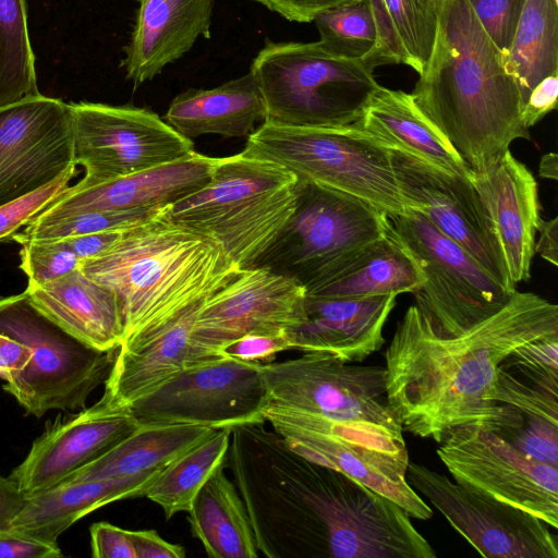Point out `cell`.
<instances>
[{"label":"cell","mask_w":558,"mask_h":558,"mask_svg":"<svg viewBox=\"0 0 558 558\" xmlns=\"http://www.w3.org/2000/svg\"><path fill=\"white\" fill-rule=\"evenodd\" d=\"M225 466L267 558H417L425 548L402 507L306 459L265 423L231 429Z\"/></svg>","instance_id":"obj_1"},{"label":"cell","mask_w":558,"mask_h":558,"mask_svg":"<svg viewBox=\"0 0 558 558\" xmlns=\"http://www.w3.org/2000/svg\"><path fill=\"white\" fill-rule=\"evenodd\" d=\"M558 336V306L515 291L499 311L480 319L433 323L414 305L398 323L385 353L387 401L404 430L437 442L451 429L507 426L496 404L497 373L530 342Z\"/></svg>","instance_id":"obj_2"},{"label":"cell","mask_w":558,"mask_h":558,"mask_svg":"<svg viewBox=\"0 0 558 558\" xmlns=\"http://www.w3.org/2000/svg\"><path fill=\"white\" fill-rule=\"evenodd\" d=\"M262 369L265 421L290 448L390 498L411 518L428 514L407 481L404 429L387 401L385 367L311 351Z\"/></svg>","instance_id":"obj_3"},{"label":"cell","mask_w":558,"mask_h":558,"mask_svg":"<svg viewBox=\"0 0 558 558\" xmlns=\"http://www.w3.org/2000/svg\"><path fill=\"white\" fill-rule=\"evenodd\" d=\"M436 2L434 47L411 96L471 171L482 173L513 141L530 140L520 92L468 0Z\"/></svg>","instance_id":"obj_4"},{"label":"cell","mask_w":558,"mask_h":558,"mask_svg":"<svg viewBox=\"0 0 558 558\" xmlns=\"http://www.w3.org/2000/svg\"><path fill=\"white\" fill-rule=\"evenodd\" d=\"M169 207L124 231L102 254L82 262L86 276L118 296L122 342L208 299L241 270L217 243L170 220Z\"/></svg>","instance_id":"obj_5"},{"label":"cell","mask_w":558,"mask_h":558,"mask_svg":"<svg viewBox=\"0 0 558 558\" xmlns=\"http://www.w3.org/2000/svg\"><path fill=\"white\" fill-rule=\"evenodd\" d=\"M298 181L242 153L217 158L208 183L171 204L168 217L217 243L241 269L253 267L293 214Z\"/></svg>","instance_id":"obj_6"},{"label":"cell","mask_w":558,"mask_h":558,"mask_svg":"<svg viewBox=\"0 0 558 558\" xmlns=\"http://www.w3.org/2000/svg\"><path fill=\"white\" fill-rule=\"evenodd\" d=\"M250 72L265 104V121L294 126L355 125L379 86L367 64L340 57L319 40L266 39Z\"/></svg>","instance_id":"obj_7"},{"label":"cell","mask_w":558,"mask_h":558,"mask_svg":"<svg viewBox=\"0 0 558 558\" xmlns=\"http://www.w3.org/2000/svg\"><path fill=\"white\" fill-rule=\"evenodd\" d=\"M241 153L277 163L301 181L357 197L387 216L407 208L389 148L356 125L310 128L264 121Z\"/></svg>","instance_id":"obj_8"},{"label":"cell","mask_w":558,"mask_h":558,"mask_svg":"<svg viewBox=\"0 0 558 558\" xmlns=\"http://www.w3.org/2000/svg\"><path fill=\"white\" fill-rule=\"evenodd\" d=\"M0 333L32 350L27 366L2 389L38 418L52 410L84 409L89 395L105 384L117 353L73 338L38 312L24 291L0 298Z\"/></svg>","instance_id":"obj_9"},{"label":"cell","mask_w":558,"mask_h":558,"mask_svg":"<svg viewBox=\"0 0 558 558\" xmlns=\"http://www.w3.org/2000/svg\"><path fill=\"white\" fill-rule=\"evenodd\" d=\"M387 226V215L368 203L299 180L293 214L254 266L289 277L308 292L349 255L384 235Z\"/></svg>","instance_id":"obj_10"},{"label":"cell","mask_w":558,"mask_h":558,"mask_svg":"<svg viewBox=\"0 0 558 558\" xmlns=\"http://www.w3.org/2000/svg\"><path fill=\"white\" fill-rule=\"evenodd\" d=\"M74 161L84 169L78 186H90L194 155L184 137L156 112L133 105L69 104Z\"/></svg>","instance_id":"obj_11"},{"label":"cell","mask_w":558,"mask_h":558,"mask_svg":"<svg viewBox=\"0 0 558 558\" xmlns=\"http://www.w3.org/2000/svg\"><path fill=\"white\" fill-rule=\"evenodd\" d=\"M263 363L231 357L191 365L126 411L140 425L190 424L213 429L266 423Z\"/></svg>","instance_id":"obj_12"},{"label":"cell","mask_w":558,"mask_h":558,"mask_svg":"<svg viewBox=\"0 0 558 558\" xmlns=\"http://www.w3.org/2000/svg\"><path fill=\"white\" fill-rule=\"evenodd\" d=\"M387 218L424 274L423 284L412 293L413 305L424 319L484 318L499 311L517 291L502 287L420 211L405 208Z\"/></svg>","instance_id":"obj_13"},{"label":"cell","mask_w":558,"mask_h":558,"mask_svg":"<svg viewBox=\"0 0 558 558\" xmlns=\"http://www.w3.org/2000/svg\"><path fill=\"white\" fill-rule=\"evenodd\" d=\"M438 457L456 482L518 507L558 527V465L529 458L475 424L449 430Z\"/></svg>","instance_id":"obj_14"},{"label":"cell","mask_w":558,"mask_h":558,"mask_svg":"<svg viewBox=\"0 0 558 558\" xmlns=\"http://www.w3.org/2000/svg\"><path fill=\"white\" fill-rule=\"evenodd\" d=\"M407 478L487 558H558V539L539 518L409 462Z\"/></svg>","instance_id":"obj_15"},{"label":"cell","mask_w":558,"mask_h":558,"mask_svg":"<svg viewBox=\"0 0 558 558\" xmlns=\"http://www.w3.org/2000/svg\"><path fill=\"white\" fill-rule=\"evenodd\" d=\"M306 290L269 268L241 269L210 295L195 319L187 367L218 359V351L247 333L289 330L305 320Z\"/></svg>","instance_id":"obj_16"},{"label":"cell","mask_w":558,"mask_h":558,"mask_svg":"<svg viewBox=\"0 0 558 558\" xmlns=\"http://www.w3.org/2000/svg\"><path fill=\"white\" fill-rule=\"evenodd\" d=\"M389 150L397 185L407 208L423 214L502 287L517 290L489 214L472 181L405 150Z\"/></svg>","instance_id":"obj_17"},{"label":"cell","mask_w":558,"mask_h":558,"mask_svg":"<svg viewBox=\"0 0 558 558\" xmlns=\"http://www.w3.org/2000/svg\"><path fill=\"white\" fill-rule=\"evenodd\" d=\"M73 165L69 104L38 94L0 108V206L45 186Z\"/></svg>","instance_id":"obj_18"},{"label":"cell","mask_w":558,"mask_h":558,"mask_svg":"<svg viewBox=\"0 0 558 558\" xmlns=\"http://www.w3.org/2000/svg\"><path fill=\"white\" fill-rule=\"evenodd\" d=\"M138 426L128 411L108 410L98 402L77 413L58 415L47 422L9 477L26 496L43 493L106 453Z\"/></svg>","instance_id":"obj_19"},{"label":"cell","mask_w":558,"mask_h":558,"mask_svg":"<svg viewBox=\"0 0 558 558\" xmlns=\"http://www.w3.org/2000/svg\"><path fill=\"white\" fill-rule=\"evenodd\" d=\"M217 158L198 153L90 186H69L34 219L171 205L208 183ZM33 220V219H32Z\"/></svg>","instance_id":"obj_20"},{"label":"cell","mask_w":558,"mask_h":558,"mask_svg":"<svg viewBox=\"0 0 558 558\" xmlns=\"http://www.w3.org/2000/svg\"><path fill=\"white\" fill-rule=\"evenodd\" d=\"M193 303L161 326L121 343L98 403L126 411L187 367L190 340L197 314L206 301Z\"/></svg>","instance_id":"obj_21"},{"label":"cell","mask_w":558,"mask_h":558,"mask_svg":"<svg viewBox=\"0 0 558 558\" xmlns=\"http://www.w3.org/2000/svg\"><path fill=\"white\" fill-rule=\"evenodd\" d=\"M395 294L366 298L306 295L305 320L288 333L293 350L319 351L359 363L385 342L384 326L396 305Z\"/></svg>","instance_id":"obj_22"},{"label":"cell","mask_w":558,"mask_h":558,"mask_svg":"<svg viewBox=\"0 0 558 558\" xmlns=\"http://www.w3.org/2000/svg\"><path fill=\"white\" fill-rule=\"evenodd\" d=\"M470 180L489 214L512 282L529 280L541 219L533 174L508 150L496 166L473 172Z\"/></svg>","instance_id":"obj_23"},{"label":"cell","mask_w":558,"mask_h":558,"mask_svg":"<svg viewBox=\"0 0 558 558\" xmlns=\"http://www.w3.org/2000/svg\"><path fill=\"white\" fill-rule=\"evenodd\" d=\"M140 8L121 62L138 87L186 53L199 36L210 37L214 0H138Z\"/></svg>","instance_id":"obj_24"},{"label":"cell","mask_w":558,"mask_h":558,"mask_svg":"<svg viewBox=\"0 0 558 558\" xmlns=\"http://www.w3.org/2000/svg\"><path fill=\"white\" fill-rule=\"evenodd\" d=\"M32 305L82 343L99 351L118 350L124 325L116 293L81 268L24 290Z\"/></svg>","instance_id":"obj_25"},{"label":"cell","mask_w":558,"mask_h":558,"mask_svg":"<svg viewBox=\"0 0 558 558\" xmlns=\"http://www.w3.org/2000/svg\"><path fill=\"white\" fill-rule=\"evenodd\" d=\"M160 472L63 482L27 496L8 531L57 543L65 530L92 511L117 500L144 496Z\"/></svg>","instance_id":"obj_26"},{"label":"cell","mask_w":558,"mask_h":558,"mask_svg":"<svg viewBox=\"0 0 558 558\" xmlns=\"http://www.w3.org/2000/svg\"><path fill=\"white\" fill-rule=\"evenodd\" d=\"M266 119V108L251 72L211 89L189 88L170 104L163 120L192 140L205 134L247 137Z\"/></svg>","instance_id":"obj_27"},{"label":"cell","mask_w":558,"mask_h":558,"mask_svg":"<svg viewBox=\"0 0 558 558\" xmlns=\"http://www.w3.org/2000/svg\"><path fill=\"white\" fill-rule=\"evenodd\" d=\"M424 274L412 253L393 234L386 233L341 262L306 295L320 298H366L413 293L424 282Z\"/></svg>","instance_id":"obj_28"},{"label":"cell","mask_w":558,"mask_h":558,"mask_svg":"<svg viewBox=\"0 0 558 558\" xmlns=\"http://www.w3.org/2000/svg\"><path fill=\"white\" fill-rule=\"evenodd\" d=\"M355 125L388 148L411 153L452 174L470 179L473 173L403 90L379 85Z\"/></svg>","instance_id":"obj_29"},{"label":"cell","mask_w":558,"mask_h":558,"mask_svg":"<svg viewBox=\"0 0 558 558\" xmlns=\"http://www.w3.org/2000/svg\"><path fill=\"white\" fill-rule=\"evenodd\" d=\"M217 429L190 424L140 425L68 481L120 478L159 472Z\"/></svg>","instance_id":"obj_30"},{"label":"cell","mask_w":558,"mask_h":558,"mask_svg":"<svg viewBox=\"0 0 558 558\" xmlns=\"http://www.w3.org/2000/svg\"><path fill=\"white\" fill-rule=\"evenodd\" d=\"M225 469L219 466L195 497L187 512L192 534L211 558H257L246 508Z\"/></svg>","instance_id":"obj_31"},{"label":"cell","mask_w":558,"mask_h":558,"mask_svg":"<svg viewBox=\"0 0 558 558\" xmlns=\"http://www.w3.org/2000/svg\"><path fill=\"white\" fill-rule=\"evenodd\" d=\"M369 1L379 35L375 68L402 63L421 74L429 60L436 38V0Z\"/></svg>","instance_id":"obj_32"},{"label":"cell","mask_w":558,"mask_h":558,"mask_svg":"<svg viewBox=\"0 0 558 558\" xmlns=\"http://www.w3.org/2000/svg\"><path fill=\"white\" fill-rule=\"evenodd\" d=\"M521 106L546 76L558 74V0H526L514 37L504 57Z\"/></svg>","instance_id":"obj_33"},{"label":"cell","mask_w":558,"mask_h":558,"mask_svg":"<svg viewBox=\"0 0 558 558\" xmlns=\"http://www.w3.org/2000/svg\"><path fill=\"white\" fill-rule=\"evenodd\" d=\"M230 428L217 429L161 470L144 497L159 505L167 520L189 512L198 492L226 462Z\"/></svg>","instance_id":"obj_34"},{"label":"cell","mask_w":558,"mask_h":558,"mask_svg":"<svg viewBox=\"0 0 558 558\" xmlns=\"http://www.w3.org/2000/svg\"><path fill=\"white\" fill-rule=\"evenodd\" d=\"M38 94L26 0H0V108Z\"/></svg>","instance_id":"obj_35"},{"label":"cell","mask_w":558,"mask_h":558,"mask_svg":"<svg viewBox=\"0 0 558 558\" xmlns=\"http://www.w3.org/2000/svg\"><path fill=\"white\" fill-rule=\"evenodd\" d=\"M314 23L319 41L331 52L364 62L372 70L379 35L369 0H355L319 12Z\"/></svg>","instance_id":"obj_36"},{"label":"cell","mask_w":558,"mask_h":558,"mask_svg":"<svg viewBox=\"0 0 558 558\" xmlns=\"http://www.w3.org/2000/svg\"><path fill=\"white\" fill-rule=\"evenodd\" d=\"M168 206L85 211L47 219H33L21 232H15L10 239L20 244L31 240H61L90 233L126 231L156 218Z\"/></svg>","instance_id":"obj_37"},{"label":"cell","mask_w":558,"mask_h":558,"mask_svg":"<svg viewBox=\"0 0 558 558\" xmlns=\"http://www.w3.org/2000/svg\"><path fill=\"white\" fill-rule=\"evenodd\" d=\"M20 268L28 283L41 284L78 268L82 259L64 240H31L20 243Z\"/></svg>","instance_id":"obj_38"},{"label":"cell","mask_w":558,"mask_h":558,"mask_svg":"<svg viewBox=\"0 0 558 558\" xmlns=\"http://www.w3.org/2000/svg\"><path fill=\"white\" fill-rule=\"evenodd\" d=\"M77 165H73L45 186L8 204L0 206V241L9 239L20 228L49 206L77 175Z\"/></svg>","instance_id":"obj_39"},{"label":"cell","mask_w":558,"mask_h":558,"mask_svg":"<svg viewBox=\"0 0 558 558\" xmlns=\"http://www.w3.org/2000/svg\"><path fill=\"white\" fill-rule=\"evenodd\" d=\"M499 436L529 458L558 465V421L523 416L518 426Z\"/></svg>","instance_id":"obj_40"},{"label":"cell","mask_w":558,"mask_h":558,"mask_svg":"<svg viewBox=\"0 0 558 558\" xmlns=\"http://www.w3.org/2000/svg\"><path fill=\"white\" fill-rule=\"evenodd\" d=\"M526 0H468L478 22L505 57Z\"/></svg>","instance_id":"obj_41"},{"label":"cell","mask_w":558,"mask_h":558,"mask_svg":"<svg viewBox=\"0 0 558 558\" xmlns=\"http://www.w3.org/2000/svg\"><path fill=\"white\" fill-rule=\"evenodd\" d=\"M286 350H293L288 330L271 333H247L222 347L217 356L269 363L278 353Z\"/></svg>","instance_id":"obj_42"},{"label":"cell","mask_w":558,"mask_h":558,"mask_svg":"<svg viewBox=\"0 0 558 558\" xmlns=\"http://www.w3.org/2000/svg\"><path fill=\"white\" fill-rule=\"evenodd\" d=\"M89 536L95 558H136L129 530L97 522L90 526Z\"/></svg>","instance_id":"obj_43"},{"label":"cell","mask_w":558,"mask_h":558,"mask_svg":"<svg viewBox=\"0 0 558 558\" xmlns=\"http://www.w3.org/2000/svg\"><path fill=\"white\" fill-rule=\"evenodd\" d=\"M58 543L43 542L27 535L0 531V558H60Z\"/></svg>","instance_id":"obj_44"},{"label":"cell","mask_w":558,"mask_h":558,"mask_svg":"<svg viewBox=\"0 0 558 558\" xmlns=\"http://www.w3.org/2000/svg\"><path fill=\"white\" fill-rule=\"evenodd\" d=\"M558 74L546 76L529 94L521 106V119L526 129L534 126L547 113L556 109Z\"/></svg>","instance_id":"obj_45"},{"label":"cell","mask_w":558,"mask_h":558,"mask_svg":"<svg viewBox=\"0 0 558 558\" xmlns=\"http://www.w3.org/2000/svg\"><path fill=\"white\" fill-rule=\"evenodd\" d=\"M289 21L306 23L322 11L355 0H254Z\"/></svg>","instance_id":"obj_46"},{"label":"cell","mask_w":558,"mask_h":558,"mask_svg":"<svg viewBox=\"0 0 558 558\" xmlns=\"http://www.w3.org/2000/svg\"><path fill=\"white\" fill-rule=\"evenodd\" d=\"M136 558H184L185 549L165 541L155 530L130 531Z\"/></svg>","instance_id":"obj_47"},{"label":"cell","mask_w":558,"mask_h":558,"mask_svg":"<svg viewBox=\"0 0 558 558\" xmlns=\"http://www.w3.org/2000/svg\"><path fill=\"white\" fill-rule=\"evenodd\" d=\"M32 350L26 344L0 333V378L8 381L29 363Z\"/></svg>","instance_id":"obj_48"},{"label":"cell","mask_w":558,"mask_h":558,"mask_svg":"<svg viewBox=\"0 0 558 558\" xmlns=\"http://www.w3.org/2000/svg\"><path fill=\"white\" fill-rule=\"evenodd\" d=\"M124 231H109L61 239L82 259L98 256L109 250Z\"/></svg>","instance_id":"obj_49"},{"label":"cell","mask_w":558,"mask_h":558,"mask_svg":"<svg viewBox=\"0 0 558 558\" xmlns=\"http://www.w3.org/2000/svg\"><path fill=\"white\" fill-rule=\"evenodd\" d=\"M26 497L12 478L0 476V531L10 529Z\"/></svg>","instance_id":"obj_50"},{"label":"cell","mask_w":558,"mask_h":558,"mask_svg":"<svg viewBox=\"0 0 558 558\" xmlns=\"http://www.w3.org/2000/svg\"><path fill=\"white\" fill-rule=\"evenodd\" d=\"M537 231L539 239L534 244V252L553 266L558 265V218L539 219Z\"/></svg>","instance_id":"obj_51"},{"label":"cell","mask_w":558,"mask_h":558,"mask_svg":"<svg viewBox=\"0 0 558 558\" xmlns=\"http://www.w3.org/2000/svg\"><path fill=\"white\" fill-rule=\"evenodd\" d=\"M539 175L545 179H558V156L556 153H548L539 160Z\"/></svg>","instance_id":"obj_52"}]
</instances>
